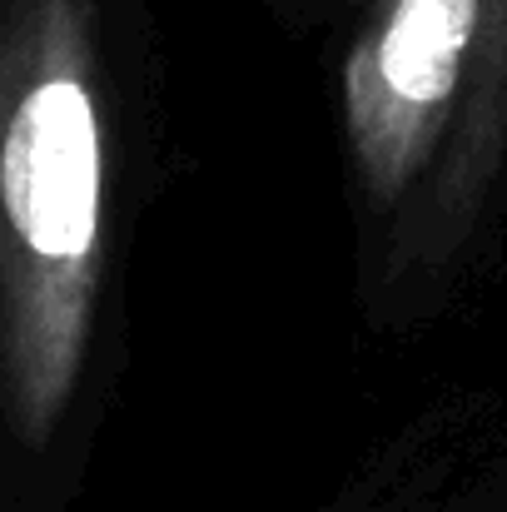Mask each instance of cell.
<instances>
[{
  "label": "cell",
  "instance_id": "obj_1",
  "mask_svg": "<svg viewBox=\"0 0 507 512\" xmlns=\"http://www.w3.org/2000/svg\"><path fill=\"white\" fill-rule=\"evenodd\" d=\"M105 274V90L90 0H0V413L60 428Z\"/></svg>",
  "mask_w": 507,
  "mask_h": 512
},
{
  "label": "cell",
  "instance_id": "obj_2",
  "mask_svg": "<svg viewBox=\"0 0 507 512\" xmlns=\"http://www.w3.org/2000/svg\"><path fill=\"white\" fill-rule=\"evenodd\" d=\"M507 90V0H373L343 65V130L378 209L438 170L453 130L488 125Z\"/></svg>",
  "mask_w": 507,
  "mask_h": 512
}]
</instances>
